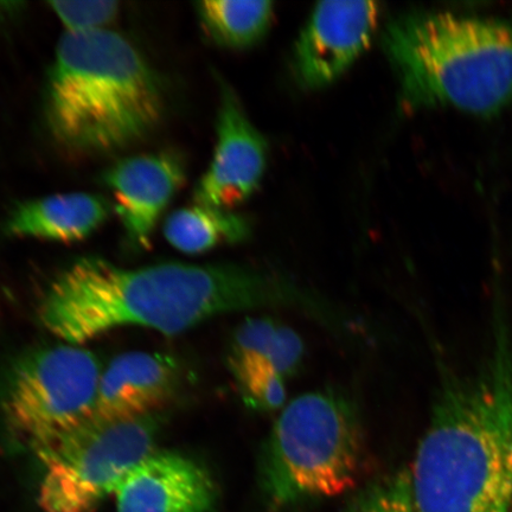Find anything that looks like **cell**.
I'll return each mask as SVG.
<instances>
[{"label": "cell", "instance_id": "cell-1", "mask_svg": "<svg viewBox=\"0 0 512 512\" xmlns=\"http://www.w3.org/2000/svg\"><path fill=\"white\" fill-rule=\"evenodd\" d=\"M313 304L290 281L254 268L166 262L131 270L92 256L51 281L38 318L63 342L82 345L120 326L174 336L224 313Z\"/></svg>", "mask_w": 512, "mask_h": 512}, {"label": "cell", "instance_id": "cell-2", "mask_svg": "<svg viewBox=\"0 0 512 512\" xmlns=\"http://www.w3.org/2000/svg\"><path fill=\"white\" fill-rule=\"evenodd\" d=\"M503 323L479 375L440 389L409 470L415 512H512V347Z\"/></svg>", "mask_w": 512, "mask_h": 512}, {"label": "cell", "instance_id": "cell-3", "mask_svg": "<svg viewBox=\"0 0 512 512\" xmlns=\"http://www.w3.org/2000/svg\"><path fill=\"white\" fill-rule=\"evenodd\" d=\"M164 107L162 82L124 36L106 29L61 38L44 114L62 149L80 155L126 149L155 130Z\"/></svg>", "mask_w": 512, "mask_h": 512}, {"label": "cell", "instance_id": "cell-4", "mask_svg": "<svg viewBox=\"0 0 512 512\" xmlns=\"http://www.w3.org/2000/svg\"><path fill=\"white\" fill-rule=\"evenodd\" d=\"M383 48L399 76L401 105L491 115L512 101V22L415 12L394 19Z\"/></svg>", "mask_w": 512, "mask_h": 512}, {"label": "cell", "instance_id": "cell-5", "mask_svg": "<svg viewBox=\"0 0 512 512\" xmlns=\"http://www.w3.org/2000/svg\"><path fill=\"white\" fill-rule=\"evenodd\" d=\"M361 421L335 390L298 396L281 409L259 456V485L270 509L344 494L362 463Z\"/></svg>", "mask_w": 512, "mask_h": 512}, {"label": "cell", "instance_id": "cell-6", "mask_svg": "<svg viewBox=\"0 0 512 512\" xmlns=\"http://www.w3.org/2000/svg\"><path fill=\"white\" fill-rule=\"evenodd\" d=\"M101 368L93 352L61 344L29 352L3 395L6 427L36 456L93 419Z\"/></svg>", "mask_w": 512, "mask_h": 512}, {"label": "cell", "instance_id": "cell-7", "mask_svg": "<svg viewBox=\"0 0 512 512\" xmlns=\"http://www.w3.org/2000/svg\"><path fill=\"white\" fill-rule=\"evenodd\" d=\"M162 416L104 422L89 420L38 454L43 512H94L124 478L156 450Z\"/></svg>", "mask_w": 512, "mask_h": 512}, {"label": "cell", "instance_id": "cell-8", "mask_svg": "<svg viewBox=\"0 0 512 512\" xmlns=\"http://www.w3.org/2000/svg\"><path fill=\"white\" fill-rule=\"evenodd\" d=\"M374 2L317 4L294 50V72L304 88L329 86L369 47L380 17Z\"/></svg>", "mask_w": 512, "mask_h": 512}, {"label": "cell", "instance_id": "cell-9", "mask_svg": "<svg viewBox=\"0 0 512 512\" xmlns=\"http://www.w3.org/2000/svg\"><path fill=\"white\" fill-rule=\"evenodd\" d=\"M267 164V143L247 118L238 98L221 83L217 144L206 174L195 189V203L232 210L258 189Z\"/></svg>", "mask_w": 512, "mask_h": 512}, {"label": "cell", "instance_id": "cell-10", "mask_svg": "<svg viewBox=\"0 0 512 512\" xmlns=\"http://www.w3.org/2000/svg\"><path fill=\"white\" fill-rule=\"evenodd\" d=\"M114 495L117 512H214L219 490L196 459L155 450L128 473Z\"/></svg>", "mask_w": 512, "mask_h": 512}, {"label": "cell", "instance_id": "cell-11", "mask_svg": "<svg viewBox=\"0 0 512 512\" xmlns=\"http://www.w3.org/2000/svg\"><path fill=\"white\" fill-rule=\"evenodd\" d=\"M184 181V164L170 152L124 158L105 172L115 213L132 248H150L160 216Z\"/></svg>", "mask_w": 512, "mask_h": 512}, {"label": "cell", "instance_id": "cell-12", "mask_svg": "<svg viewBox=\"0 0 512 512\" xmlns=\"http://www.w3.org/2000/svg\"><path fill=\"white\" fill-rule=\"evenodd\" d=\"M181 370L174 358L150 352H127L101 374L95 420L130 421L158 414L176 393Z\"/></svg>", "mask_w": 512, "mask_h": 512}, {"label": "cell", "instance_id": "cell-13", "mask_svg": "<svg viewBox=\"0 0 512 512\" xmlns=\"http://www.w3.org/2000/svg\"><path fill=\"white\" fill-rule=\"evenodd\" d=\"M110 213V203L98 195H51L18 203L10 211L5 230L16 238L75 242L93 234Z\"/></svg>", "mask_w": 512, "mask_h": 512}, {"label": "cell", "instance_id": "cell-14", "mask_svg": "<svg viewBox=\"0 0 512 512\" xmlns=\"http://www.w3.org/2000/svg\"><path fill=\"white\" fill-rule=\"evenodd\" d=\"M305 347L302 337L283 323L267 317H249L236 328L228 344V368L262 366L285 380L302 367Z\"/></svg>", "mask_w": 512, "mask_h": 512}, {"label": "cell", "instance_id": "cell-15", "mask_svg": "<svg viewBox=\"0 0 512 512\" xmlns=\"http://www.w3.org/2000/svg\"><path fill=\"white\" fill-rule=\"evenodd\" d=\"M248 222L232 210L201 204L177 209L164 223V235L170 245L185 254H202L217 246L245 241Z\"/></svg>", "mask_w": 512, "mask_h": 512}, {"label": "cell", "instance_id": "cell-16", "mask_svg": "<svg viewBox=\"0 0 512 512\" xmlns=\"http://www.w3.org/2000/svg\"><path fill=\"white\" fill-rule=\"evenodd\" d=\"M203 28L217 44L247 48L265 36L273 16V3L267 0H209L197 4Z\"/></svg>", "mask_w": 512, "mask_h": 512}, {"label": "cell", "instance_id": "cell-17", "mask_svg": "<svg viewBox=\"0 0 512 512\" xmlns=\"http://www.w3.org/2000/svg\"><path fill=\"white\" fill-rule=\"evenodd\" d=\"M342 512H415L411 472L402 469L373 480L351 497Z\"/></svg>", "mask_w": 512, "mask_h": 512}, {"label": "cell", "instance_id": "cell-18", "mask_svg": "<svg viewBox=\"0 0 512 512\" xmlns=\"http://www.w3.org/2000/svg\"><path fill=\"white\" fill-rule=\"evenodd\" d=\"M230 373L248 408L258 412L284 408L286 380L277 371L262 366H246L230 369Z\"/></svg>", "mask_w": 512, "mask_h": 512}, {"label": "cell", "instance_id": "cell-19", "mask_svg": "<svg viewBox=\"0 0 512 512\" xmlns=\"http://www.w3.org/2000/svg\"><path fill=\"white\" fill-rule=\"evenodd\" d=\"M49 5L66 28V34L106 30L119 14V3L108 0L50 2Z\"/></svg>", "mask_w": 512, "mask_h": 512}]
</instances>
